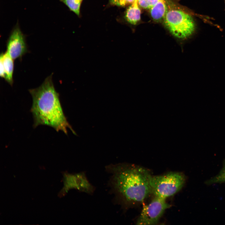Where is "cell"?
<instances>
[{
  "mask_svg": "<svg viewBox=\"0 0 225 225\" xmlns=\"http://www.w3.org/2000/svg\"><path fill=\"white\" fill-rule=\"evenodd\" d=\"M52 76L51 75L47 78L39 87L29 90L32 98L31 112L34 119L33 127L47 125L66 135L69 128L76 134L64 113Z\"/></svg>",
  "mask_w": 225,
  "mask_h": 225,
  "instance_id": "2",
  "label": "cell"
},
{
  "mask_svg": "<svg viewBox=\"0 0 225 225\" xmlns=\"http://www.w3.org/2000/svg\"><path fill=\"white\" fill-rule=\"evenodd\" d=\"M69 9L78 16H79L81 2L80 0H60Z\"/></svg>",
  "mask_w": 225,
  "mask_h": 225,
  "instance_id": "11",
  "label": "cell"
},
{
  "mask_svg": "<svg viewBox=\"0 0 225 225\" xmlns=\"http://www.w3.org/2000/svg\"><path fill=\"white\" fill-rule=\"evenodd\" d=\"M223 182H225V165L218 175L206 182L208 184Z\"/></svg>",
  "mask_w": 225,
  "mask_h": 225,
  "instance_id": "12",
  "label": "cell"
},
{
  "mask_svg": "<svg viewBox=\"0 0 225 225\" xmlns=\"http://www.w3.org/2000/svg\"><path fill=\"white\" fill-rule=\"evenodd\" d=\"M135 0H110V2L112 4L120 6H124L131 4Z\"/></svg>",
  "mask_w": 225,
  "mask_h": 225,
  "instance_id": "14",
  "label": "cell"
},
{
  "mask_svg": "<svg viewBox=\"0 0 225 225\" xmlns=\"http://www.w3.org/2000/svg\"><path fill=\"white\" fill-rule=\"evenodd\" d=\"M0 62L2 63L4 68L6 75L5 79L12 85L13 82V59L6 52L1 54Z\"/></svg>",
  "mask_w": 225,
  "mask_h": 225,
  "instance_id": "8",
  "label": "cell"
},
{
  "mask_svg": "<svg viewBox=\"0 0 225 225\" xmlns=\"http://www.w3.org/2000/svg\"><path fill=\"white\" fill-rule=\"evenodd\" d=\"M159 0H138V3L141 8L150 9Z\"/></svg>",
  "mask_w": 225,
  "mask_h": 225,
  "instance_id": "13",
  "label": "cell"
},
{
  "mask_svg": "<svg viewBox=\"0 0 225 225\" xmlns=\"http://www.w3.org/2000/svg\"><path fill=\"white\" fill-rule=\"evenodd\" d=\"M163 21L170 32L178 40H183L188 38L195 29L194 22L192 17L180 9H168Z\"/></svg>",
  "mask_w": 225,
  "mask_h": 225,
  "instance_id": "4",
  "label": "cell"
},
{
  "mask_svg": "<svg viewBox=\"0 0 225 225\" xmlns=\"http://www.w3.org/2000/svg\"><path fill=\"white\" fill-rule=\"evenodd\" d=\"M185 180V175L179 172H171L152 176L151 180L152 193L155 196L166 199L178 192Z\"/></svg>",
  "mask_w": 225,
  "mask_h": 225,
  "instance_id": "3",
  "label": "cell"
},
{
  "mask_svg": "<svg viewBox=\"0 0 225 225\" xmlns=\"http://www.w3.org/2000/svg\"><path fill=\"white\" fill-rule=\"evenodd\" d=\"M81 2L82 1V0H80Z\"/></svg>",
  "mask_w": 225,
  "mask_h": 225,
  "instance_id": "15",
  "label": "cell"
},
{
  "mask_svg": "<svg viewBox=\"0 0 225 225\" xmlns=\"http://www.w3.org/2000/svg\"><path fill=\"white\" fill-rule=\"evenodd\" d=\"M6 52L13 60L21 58L27 52L25 36L17 25L8 39Z\"/></svg>",
  "mask_w": 225,
  "mask_h": 225,
  "instance_id": "6",
  "label": "cell"
},
{
  "mask_svg": "<svg viewBox=\"0 0 225 225\" xmlns=\"http://www.w3.org/2000/svg\"><path fill=\"white\" fill-rule=\"evenodd\" d=\"M111 174L109 185L116 201L124 206L142 203L151 193L152 175L146 168L119 163L106 167Z\"/></svg>",
  "mask_w": 225,
  "mask_h": 225,
  "instance_id": "1",
  "label": "cell"
},
{
  "mask_svg": "<svg viewBox=\"0 0 225 225\" xmlns=\"http://www.w3.org/2000/svg\"><path fill=\"white\" fill-rule=\"evenodd\" d=\"M139 6L138 0H135L126 11L125 19L131 24L135 25L140 20L141 11Z\"/></svg>",
  "mask_w": 225,
  "mask_h": 225,
  "instance_id": "9",
  "label": "cell"
},
{
  "mask_svg": "<svg viewBox=\"0 0 225 225\" xmlns=\"http://www.w3.org/2000/svg\"><path fill=\"white\" fill-rule=\"evenodd\" d=\"M64 192H67L70 189L78 190L91 194L95 188L88 180L84 172L74 174L65 173L64 174Z\"/></svg>",
  "mask_w": 225,
  "mask_h": 225,
  "instance_id": "7",
  "label": "cell"
},
{
  "mask_svg": "<svg viewBox=\"0 0 225 225\" xmlns=\"http://www.w3.org/2000/svg\"><path fill=\"white\" fill-rule=\"evenodd\" d=\"M168 8L165 0L159 1L150 9L151 16L156 22L164 19Z\"/></svg>",
  "mask_w": 225,
  "mask_h": 225,
  "instance_id": "10",
  "label": "cell"
},
{
  "mask_svg": "<svg viewBox=\"0 0 225 225\" xmlns=\"http://www.w3.org/2000/svg\"><path fill=\"white\" fill-rule=\"evenodd\" d=\"M170 205L166 199L156 196L149 203L145 205L136 222L138 225H151L156 224L165 211Z\"/></svg>",
  "mask_w": 225,
  "mask_h": 225,
  "instance_id": "5",
  "label": "cell"
}]
</instances>
